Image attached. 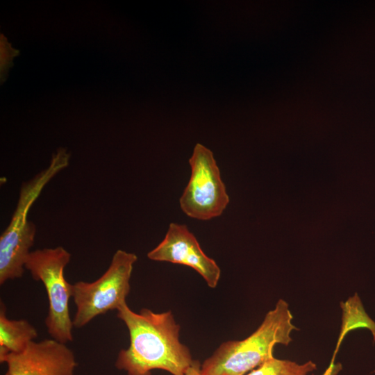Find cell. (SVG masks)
Segmentation results:
<instances>
[{"instance_id":"cell-13","label":"cell","mask_w":375,"mask_h":375,"mask_svg":"<svg viewBox=\"0 0 375 375\" xmlns=\"http://www.w3.org/2000/svg\"><path fill=\"white\" fill-rule=\"evenodd\" d=\"M201 365L199 361L195 360L192 366L188 370L185 375H202L200 372Z\"/></svg>"},{"instance_id":"cell-10","label":"cell","mask_w":375,"mask_h":375,"mask_svg":"<svg viewBox=\"0 0 375 375\" xmlns=\"http://www.w3.org/2000/svg\"><path fill=\"white\" fill-rule=\"evenodd\" d=\"M316 369V364L311 360L298 364L272 357L246 375H308Z\"/></svg>"},{"instance_id":"cell-9","label":"cell","mask_w":375,"mask_h":375,"mask_svg":"<svg viewBox=\"0 0 375 375\" xmlns=\"http://www.w3.org/2000/svg\"><path fill=\"white\" fill-rule=\"evenodd\" d=\"M37 337V329L27 320L8 319L5 306L1 302L0 359L23 351Z\"/></svg>"},{"instance_id":"cell-3","label":"cell","mask_w":375,"mask_h":375,"mask_svg":"<svg viewBox=\"0 0 375 375\" xmlns=\"http://www.w3.org/2000/svg\"><path fill=\"white\" fill-rule=\"evenodd\" d=\"M69 157L65 149H58L46 169L22 185L10 222L0 236L1 285L23 276L36 233L35 226L28 220V212L47 183L68 166Z\"/></svg>"},{"instance_id":"cell-6","label":"cell","mask_w":375,"mask_h":375,"mask_svg":"<svg viewBox=\"0 0 375 375\" xmlns=\"http://www.w3.org/2000/svg\"><path fill=\"white\" fill-rule=\"evenodd\" d=\"M189 164L190 177L179 199L182 211L198 220L220 216L229 203V197L213 153L197 143Z\"/></svg>"},{"instance_id":"cell-2","label":"cell","mask_w":375,"mask_h":375,"mask_svg":"<svg viewBox=\"0 0 375 375\" xmlns=\"http://www.w3.org/2000/svg\"><path fill=\"white\" fill-rule=\"evenodd\" d=\"M288 303L279 299L258 328L242 340L222 343L201 365L202 375H246L274 357L277 344L288 345L291 333L297 328Z\"/></svg>"},{"instance_id":"cell-7","label":"cell","mask_w":375,"mask_h":375,"mask_svg":"<svg viewBox=\"0 0 375 375\" xmlns=\"http://www.w3.org/2000/svg\"><path fill=\"white\" fill-rule=\"evenodd\" d=\"M147 257L155 261L190 267L211 288H216L220 278L219 267L203 252L196 237L185 224L171 223L164 239L147 253Z\"/></svg>"},{"instance_id":"cell-12","label":"cell","mask_w":375,"mask_h":375,"mask_svg":"<svg viewBox=\"0 0 375 375\" xmlns=\"http://www.w3.org/2000/svg\"><path fill=\"white\" fill-rule=\"evenodd\" d=\"M335 356H333L332 360L328 365V368L325 370L323 375H337L342 369V365L340 363H335Z\"/></svg>"},{"instance_id":"cell-4","label":"cell","mask_w":375,"mask_h":375,"mask_svg":"<svg viewBox=\"0 0 375 375\" xmlns=\"http://www.w3.org/2000/svg\"><path fill=\"white\" fill-rule=\"evenodd\" d=\"M71 254L62 247L31 251L24 267L33 279L44 284L49 300L45 325L52 339L66 344L73 340V322L69 303L72 297V284L68 283L64 270Z\"/></svg>"},{"instance_id":"cell-8","label":"cell","mask_w":375,"mask_h":375,"mask_svg":"<svg viewBox=\"0 0 375 375\" xmlns=\"http://www.w3.org/2000/svg\"><path fill=\"white\" fill-rule=\"evenodd\" d=\"M5 375H74L77 366L73 351L53 339L32 342L22 352L0 359Z\"/></svg>"},{"instance_id":"cell-1","label":"cell","mask_w":375,"mask_h":375,"mask_svg":"<svg viewBox=\"0 0 375 375\" xmlns=\"http://www.w3.org/2000/svg\"><path fill=\"white\" fill-rule=\"evenodd\" d=\"M117 316L128 330L130 344L119 352L115 367L127 375H151L153 369L185 375L194 364L189 348L179 340L181 327L172 311L135 312L126 303Z\"/></svg>"},{"instance_id":"cell-11","label":"cell","mask_w":375,"mask_h":375,"mask_svg":"<svg viewBox=\"0 0 375 375\" xmlns=\"http://www.w3.org/2000/svg\"><path fill=\"white\" fill-rule=\"evenodd\" d=\"M1 81H5L8 69L12 65V59L19 54V51L11 47L6 38L1 35Z\"/></svg>"},{"instance_id":"cell-5","label":"cell","mask_w":375,"mask_h":375,"mask_svg":"<svg viewBox=\"0 0 375 375\" xmlns=\"http://www.w3.org/2000/svg\"><path fill=\"white\" fill-rule=\"evenodd\" d=\"M137 260L135 253L118 249L107 270L98 279L72 284V298L76 306L72 320L74 327L82 328L96 317L117 310L126 303L133 265Z\"/></svg>"}]
</instances>
